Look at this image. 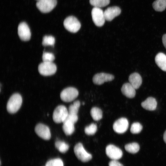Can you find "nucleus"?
<instances>
[{
  "instance_id": "1a4fd4ad",
  "label": "nucleus",
  "mask_w": 166,
  "mask_h": 166,
  "mask_svg": "<svg viewBox=\"0 0 166 166\" xmlns=\"http://www.w3.org/2000/svg\"><path fill=\"white\" fill-rule=\"evenodd\" d=\"M105 152L107 156L112 160H117L123 155L122 150L113 144L108 145L106 148Z\"/></svg>"
},
{
  "instance_id": "473e14b6",
  "label": "nucleus",
  "mask_w": 166,
  "mask_h": 166,
  "mask_svg": "<svg viewBox=\"0 0 166 166\" xmlns=\"http://www.w3.org/2000/svg\"><path fill=\"white\" fill-rule=\"evenodd\" d=\"M163 139L164 141L166 143V131L165 132L164 134Z\"/></svg>"
},
{
  "instance_id": "393cba45",
  "label": "nucleus",
  "mask_w": 166,
  "mask_h": 166,
  "mask_svg": "<svg viewBox=\"0 0 166 166\" xmlns=\"http://www.w3.org/2000/svg\"><path fill=\"white\" fill-rule=\"evenodd\" d=\"M55 146L60 152L63 153L66 152L69 148L68 144L64 141L60 140L55 142Z\"/></svg>"
},
{
  "instance_id": "4468645a",
  "label": "nucleus",
  "mask_w": 166,
  "mask_h": 166,
  "mask_svg": "<svg viewBox=\"0 0 166 166\" xmlns=\"http://www.w3.org/2000/svg\"><path fill=\"white\" fill-rule=\"evenodd\" d=\"M120 8L117 6L109 7L104 11L105 20L110 21L121 13Z\"/></svg>"
},
{
  "instance_id": "2f4dec72",
  "label": "nucleus",
  "mask_w": 166,
  "mask_h": 166,
  "mask_svg": "<svg viewBox=\"0 0 166 166\" xmlns=\"http://www.w3.org/2000/svg\"><path fill=\"white\" fill-rule=\"evenodd\" d=\"M162 40L164 45L166 49V34H164L163 36Z\"/></svg>"
},
{
  "instance_id": "f3484780",
  "label": "nucleus",
  "mask_w": 166,
  "mask_h": 166,
  "mask_svg": "<svg viewBox=\"0 0 166 166\" xmlns=\"http://www.w3.org/2000/svg\"><path fill=\"white\" fill-rule=\"evenodd\" d=\"M75 123L66 118L63 122V130L66 135H70L74 132L75 130L74 124Z\"/></svg>"
},
{
  "instance_id": "20e7f679",
  "label": "nucleus",
  "mask_w": 166,
  "mask_h": 166,
  "mask_svg": "<svg viewBox=\"0 0 166 166\" xmlns=\"http://www.w3.org/2000/svg\"><path fill=\"white\" fill-rule=\"evenodd\" d=\"M74 151L77 158L82 162H88L92 158L91 154L85 150L81 143H78L75 145Z\"/></svg>"
},
{
  "instance_id": "6e6552de",
  "label": "nucleus",
  "mask_w": 166,
  "mask_h": 166,
  "mask_svg": "<svg viewBox=\"0 0 166 166\" xmlns=\"http://www.w3.org/2000/svg\"><path fill=\"white\" fill-rule=\"evenodd\" d=\"M91 15L93 21L96 26L101 27L104 25L105 19L104 12L102 9L94 7L92 10Z\"/></svg>"
},
{
  "instance_id": "f704fd0d",
  "label": "nucleus",
  "mask_w": 166,
  "mask_h": 166,
  "mask_svg": "<svg viewBox=\"0 0 166 166\" xmlns=\"http://www.w3.org/2000/svg\"></svg>"
},
{
  "instance_id": "bb28decb",
  "label": "nucleus",
  "mask_w": 166,
  "mask_h": 166,
  "mask_svg": "<svg viewBox=\"0 0 166 166\" xmlns=\"http://www.w3.org/2000/svg\"><path fill=\"white\" fill-rule=\"evenodd\" d=\"M97 126L94 123H92L85 128V132L86 134L89 135H94L96 132Z\"/></svg>"
},
{
  "instance_id": "dca6fc26",
  "label": "nucleus",
  "mask_w": 166,
  "mask_h": 166,
  "mask_svg": "<svg viewBox=\"0 0 166 166\" xmlns=\"http://www.w3.org/2000/svg\"><path fill=\"white\" fill-rule=\"evenodd\" d=\"M129 83L135 89H138L142 83V79L140 75L138 73L131 74L128 78Z\"/></svg>"
},
{
  "instance_id": "4be33fe9",
  "label": "nucleus",
  "mask_w": 166,
  "mask_h": 166,
  "mask_svg": "<svg viewBox=\"0 0 166 166\" xmlns=\"http://www.w3.org/2000/svg\"><path fill=\"white\" fill-rule=\"evenodd\" d=\"M124 148L128 152L134 154L138 152L140 149V146L137 143L133 142L125 145Z\"/></svg>"
},
{
  "instance_id": "39448f33",
  "label": "nucleus",
  "mask_w": 166,
  "mask_h": 166,
  "mask_svg": "<svg viewBox=\"0 0 166 166\" xmlns=\"http://www.w3.org/2000/svg\"><path fill=\"white\" fill-rule=\"evenodd\" d=\"M38 70L39 73L42 75L50 76L56 73L57 67L53 62H43L39 64Z\"/></svg>"
},
{
  "instance_id": "423d86ee",
  "label": "nucleus",
  "mask_w": 166,
  "mask_h": 166,
  "mask_svg": "<svg viewBox=\"0 0 166 166\" xmlns=\"http://www.w3.org/2000/svg\"><path fill=\"white\" fill-rule=\"evenodd\" d=\"M78 95V90L73 87H69L64 89L60 93L61 99L65 102H70L75 100Z\"/></svg>"
},
{
  "instance_id": "9b49d317",
  "label": "nucleus",
  "mask_w": 166,
  "mask_h": 166,
  "mask_svg": "<svg viewBox=\"0 0 166 166\" xmlns=\"http://www.w3.org/2000/svg\"><path fill=\"white\" fill-rule=\"evenodd\" d=\"M128 127V122L125 118H121L116 121L113 125L114 131L118 133L121 134L125 132Z\"/></svg>"
},
{
  "instance_id": "f8f14e48",
  "label": "nucleus",
  "mask_w": 166,
  "mask_h": 166,
  "mask_svg": "<svg viewBox=\"0 0 166 166\" xmlns=\"http://www.w3.org/2000/svg\"><path fill=\"white\" fill-rule=\"evenodd\" d=\"M35 131L40 137L45 140H49L51 137L49 128L41 123L38 124L35 128Z\"/></svg>"
},
{
  "instance_id": "ddd939ff",
  "label": "nucleus",
  "mask_w": 166,
  "mask_h": 166,
  "mask_svg": "<svg viewBox=\"0 0 166 166\" xmlns=\"http://www.w3.org/2000/svg\"><path fill=\"white\" fill-rule=\"evenodd\" d=\"M114 78V76L112 74L101 73L95 74L93 77V81L95 84L101 85L105 82L112 81Z\"/></svg>"
},
{
  "instance_id": "7ed1b4c3",
  "label": "nucleus",
  "mask_w": 166,
  "mask_h": 166,
  "mask_svg": "<svg viewBox=\"0 0 166 166\" xmlns=\"http://www.w3.org/2000/svg\"><path fill=\"white\" fill-rule=\"evenodd\" d=\"M63 25L66 30L73 33L77 32L81 27L80 22L77 18L73 16L67 17L64 21Z\"/></svg>"
},
{
  "instance_id": "c85d7f7f",
  "label": "nucleus",
  "mask_w": 166,
  "mask_h": 166,
  "mask_svg": "<svg viewBox=\"0 0 166 166\" xmlns=\"http://www.w3.org/2000/svg\"><path fill=\"white\" fill-rule=\"evenodd\" d=\"M142 129L141 124L139 122H134L131 125L130 131L133 134H137L140 133Z\"/></svg>"
},
{
  "instance_id": "a878e982",
  "label": "nucleus",
  "mask_w": 166,
  "mask_h": 166,
  "mask_svg": "<svg viewBox=\"0 0 166 166\" xmlns=\"http://www.w3.org/2000/svg\"><path fill=\"white\" fill-rule=\"evenodd\" d=\"M55 42V38L52 36L45 35L43 38L42 44L44 46L53 45Z\"/></svg>"
},
{
  "instance_id": "72a5a7b5",
  "label": "nucleus",
  "mask_w": 166,
  "mask_h": 166,
  "mask_svg": "<svg viewBox=\"0 0 166 166\" xmlns=\"http://www.w3.org/2000/svg\"><path fill=\"white\" fill-rule=\"evenodd\" d=\"M84 104H85L84 102H83L82 103V105H84Z\"/></svg>"
},
{
  "instance_id": "f257e3e1",
  "label": "nucleus",
  "mask_w": 166,
  "mask_h": 166,
  "mask_svg": "<svg viewBox=\"0 0 166 166\" xmlns=\"http://www.w3.org/2000/svg\"><path fill=\"white\" fill-rule=\"evenodd\" d=\"M22 103L21 96L18 93L13 94L10 98L7 103L6 109L10 113L17 112L20 108Z\"/></svg>"
},
{
  "instance_id": "2eb2a0df",
  "label": "nucleus",
  "mask_w": 166,
  "mask_h": 166,
  "mask_svg": "<svg viewBox=\"0 0 166 166\" xmlns=\"http://www.w3.org/2000/svg\"><path fill=\"white\" fill-rule=\"evenodd\" d=\"M121 90L123 94L129 98L134 97L136 94L135 89L129 83L124 84Z\"/></svg>"
},
{
  "instance_id": "6ab92c4d",
  "label": "nucleus",
  "mask_w": 166,
  "mask_h": 166,
  "mask_svg": "<svg viewBox=\"0 0 166 166\" xmlns=\"http://www.w3.org/2000/svg\"><path fill=\"white\" fill-rule=\"evenodd\" d=\"M155 62L162 70L166 71V55L162 53H158L155 57Z\"/></svg>"
},
{
  "instance_id": "0eeeda50",
  "label": "nucleus",
  "mask_w": 166,
  "mask_h": 166,
  "mask_svg": "<svg viewBox=\"0 0 166 166\" xmlns=\"http://www.w3.org/2000/svg\"><path fill=\"white\" fill-rule=\"evenodd\" d=\"M57 4V0H39L37 2L36 5L41 12L46 13L52 10Z\"/></svg>"
},
{
  "instance_id": "412c9836",
  "label": "nucleus",
  "mask_w": 166,
  "mask_h": 166,
  "mask_svg": "<svg viewBox=\"0 0 166 166\" xmlns=\"http://www.w3.org/2000/svg\"><path fill=\"white\" fill-rule=\"evenodd\" d=\"M90 114L93 119L95 121L101 120L102 117V112L99 108L94 107L90 111Z\"/></svg>"
},
{
  "instance_id": "c756f323",
  "label": "nucleus",
  "mask_w": 166,
  "mask_h": 166,
  "mask_svg": "<svg viewBox=\"0 0 166 166\" xmlns=\"http://www.w3.org/2000/svg\"><path fill=\"white\" fill-rule=\"evenodd\" d=\"M54 59V56L52 53L43 52L42 55L43 62H53Z\"/></svg>"
},
{
  "instance_id": "cd10ccee",
  "label": "nucleus",
  "mask_w": 166,
  "mask_h": 166,
  "mask_svg": "<svg viewBox=\"0 0 166 166\" xmlns=\"http://www.w3.org/2000/svg\"><path fill=\"white\" fill-rule=\"evenodd\" d=\"M45 166H64L62 160L60 158L51 160L46 163Z\"/></svg>"
},
{
  "instance_id": "aec40b11",
  "label": "nucleus",
  "mask_w": 166,
  "mask_h": 166,
  "mask_svg": "<svg viewBox=\"0 0 166 166\" xmlns=\"http://www.w3.org/2000/svg\"><path fill=\"white\" fill-rule=\"evenodd\" d=\"M152 6L156 11H162L166 8V0H156L153 2Z\"/></svg>"
},
{
  "instance_id": "5701e85b",
  "label": "nucleus",
  "mask_w": 166,
  "mask_h": 166,
  "mask_svg": "<svg viewBox=\"0 0 166 166\" xmlns=\"http://www.w3.org/2000/svg\"><path fill=\"white\" fill-rule=\"evenodd\" d=\"M80 106V102L79 101H76L70 105L68 109V113L73 115H77Z\"/></svg>"
},
{
  "instance_id": "b1692460",
  "label": "nucleus",
  "mask_w": 166,
  "mask_h": 166,
  "mask_svg": "<svg viewBox=\"0 0 166 166\" xmlns=\"http://www.w3.org/2000/svg\"><path fill=\"white\" fill-rule=\"evenodd\" d=\"M89 2L94 7L100 8L108 5L110 0H89Z\"/></svg>"
},
{
  "instance_id": "7c9ffc66",
  "label": "nucleus",
  "mask_w": 166,
  "mask_h": 166,
  "mask_svg": "<svg viewBox=\"0 0 166 166\" xmlns=\"http://www.w3.org/2000/svg\"><path fill=\"white\" fill-rule=\"evenodd\" d=\"M109 166H124L122 164L117 160H112L109 162Z\"/></svg>"
},
{
  "instance_id": "a211bd4d",
  "label": "nucleus",
  "mask_w": 166,
  "mask_h": 166,
  "mask_svg": "<svg viewBox=\"0 0 166 166\" xmlns=\"http://www.w3.org/2000/svg\"><path fill=\"white\" fill-rule=\"evenodd\" d=\"M141 105L142 107L146 110L153 111L156 109L157 103L155 98L152 97H149L141 103Z\"/></svg>"
},
{
  "instance_id": "f03ea898",
  "label": "nucleus",
  "mask_w": 166,
  "mask_h": 166,
  "mask_svg": "<svg viewBox=\"0 0 166 166\" xmlns=\"http://www.w3.org/2000/svg\"><path fill=\"white\" fill-rule=\"evenodd\" d=\"M68 111L65 106L59 105L54 109L53 115L54 121L57 123H63L68 115Z\"/></svg>"
},
{
  "instance_id": "9d476101",
  "label": "nucleus",
  "mask_w": 166,
  "mask_h": 166,
  "mask_svg": "<svg viewBox=\"0 0 166 166\" xmlns=\"http://www.w3.org/2000/svg\"><path fill=\"white\" fill-rule=\"evenodd\" d=\"M18 34L20 39L26 41L30 40L31 33L27 24L25 22H21L18 27Z\"/></svg>"
}]
</instances>
